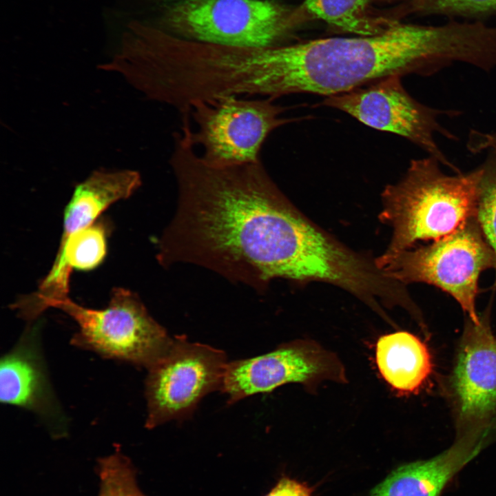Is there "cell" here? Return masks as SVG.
I'll use <instances>...</instances> for the list:
<instances>
[{
	"label": "cell",
	"instance_id": "obj_14",
	"mask_svg": "<svg viewBox=\"0 0 496 496\" xmlns=\"http://www.w3.org/2000/svg\"><path fill=\"white\" fill-rule=\"evenodd\" d=\"M141 183L138 172L134 170L92 172L76 186L65 208L60 244L72 234L92 225L111 204L129 197Z\"/></svg>",
	"mask_w": 496,
	"mask_h": 496
},
{
	"label": "cell",
	"instance_id": "obj_10",
	"mask_svg": "<svg viewBox=\"0 0 496 496\" xmlns=\"http://www.w3.org/2000/svg\"><path fill=\"white\" fill-rule=\"evenodd\" d=\"M347 380L344 365L334 353L316 342L298 340L257 357L228 362L220 391L231 404L288 383L311 388L324 381Z\"/></svg>",
	"mask_w": 496,
	"mask_h": 496
},
{
	"label": "cell",
	"instance_id": "obj_12",
	"mask_svg": "<svg viewBox=\"0 0 496 496\" xmlns=\"http://www.w3.org/2000/svg\"><path fill=\"white\" fill-rule=\"evenodd\" d=\"M38 336L25 331L15 347L1 359V403L32 411L50 423L65 419L55 400L40 352Z\"/></svg>",
	"mask_w": 496,
	"mask_h": 496
},
{
	"label": "cell",
	"instance_id": "obj_6",
	"mask_svg": "<svg viewBox=\"0 0 496 496\" xmlns=\"http://www.w3.org/2000/svg\"><path fill=\"white\" fill-rule=\"evenodd\" d=\"M293 16L274 0H179L165 9L161 28L205 43L270 46L282 44Z\"/></svg>",
	"mask_w": 496,
	"mask_h": 496
},
{
	"label": "cell",
	"instance_id": "obj_1",
	"mask_svg": "<svg viewBox=\"0 0 496 496\" xmlns=\"http://www.w3.org/2000/svg\"><path fill=\"white\" fill-rule=\"evenodd\" d=\"M169 163L178 206L160 243L165 265L185 261L260 288L276 278L327 282L343 245L302 214L261 161L207 164L188 135H174Z\"/></svg>",
	"mask_w": 496,
	"mask_h": 496
},
{
	"label": "cell",
	"instance_id": "obj_16",
	"mask_svg": "<svg viewBox=\"0 0 496 496\" xmlns=\"http://www.w3.org/2000/svg\"><path fill=\"white\" fill-rule=\"evenodd\" d=\"M375 0H305L307 10L315 17L344 31L369 36L382 29L368 16L370 6Z\"/></svg>",
	"mask_w": 496,
	"mask_h": 496
},
{
	"label": "cell",
	"instance_id": "obj_2",
	"mask_svg": "<svg viewBox=\"0 0 496 496\" xmlns=\"http://www.w3.org/2000/svg\"><path fill=\"white\" fill-rule=\"evenodd\" d=\"M447 46L442 25L395 23L373 35L333 37L269 48V95L342 94L390 76H431Z\"/></svg>",
	"mask_w": 496,
	"mask_h": 496
},
{
	"label": "cell",
	"instance_id": "obj_18",
	"mask_svg": "<svg viewBox=\"0 0 496 496\" xmlns=\"http://www.w3.org/2000/svg\"><path fill=\"white\" fill-rule=\"evenodd\" d=\"M479 167L482 175L475 217L496 261V153L489 151Z\"/></svg>",
	"mask_w": 496,
	"mask_h": 496
},
{
	"label": "cell",
	"instance_id": "obj_15",
	"mask_svg": "<svg viewBox=\"0 0 496 496\" xmlns=\"http://www.w3.org/2000/svg\"><path fill=\"white\" fill-rule=\"evenodd\" d=\"M375 362L383 379L401 394L417 393L433 371L432 357L426 343L405 331L379 338Z\"/></svg>",
	"mask_w": 496,
	"mask_h": 496
},
{
	"label": "cell",
	"instance_id": "obj_4",
	"mask_svg": "<svg viewBox=\"0 0 496 496\" xmlns=\"http://www.w3.org/2000/svg\"><path fill=\"white\" fill-rule=\"evenodd\" d=\"M389 277L404 285L423 282L449 294L475 324L478 282L482 271L495 269L494 254L475 217L431 244L375 259Z\"/></svg>",
	"mask_w": 496,
	"mask_h": 496
},
{
	"label": "cell",
	"instance_id": "obj_20",
	"mask_svg": "<svg viewBox=\"0 0 496 496\" xmlns=\"http://www.w3.org/2000/svg\"><path fill=\"white\" fill-rule=\"evenodd\" d=\"M312 490L306 484L284 477L266 496H311Z\"/></svg>",
	"mask_w": 496,
	"mask_h": 496
},
{
	"label": "cell",
	"instance_id": "obj_17",
	"mask_svg": "<svg viewBox=\"0 0 496 496\" xmlns=\"http://www.w3.org/2000/svg\"><path fill=\"white\" fill-rule=\"evenodd\" d=\"M97 474L100 479L99 496H146L138 486L132 463L118 448L114 453L99 459Z\"/></svg>",
	"mask_w": 496,
	"mask_h": 496
},
{
	"label": "cell",
	"instance_id": "obj_21",
	"mask_svg": "<svg viewBox=\"0 0 496 496\" xmlns=\"http://www.w3.org/2000/svg\"><path fill=\"white\" fill-rule=\"evenodd\" d=\"M493 144L495 145V146L496 147V131L494 132V133L493 134Z\"/></svg>",
	"mask_w": 496,
	"mask_h": 496
},
{
	"label": "cell",
	"instance_id": "obj_13",
	"mask_svg": "<svg viewBox=\"0 0 496 496\" xmlns=\"http://www.w3.org/2000/svg\"><path fill=\"white\" fill-rule=\"evenodd\" d=\"M484 437L458 436L455 444L440 455L393 470L369 496H440L455 473L478 453Z\"/></svg>",
	"mask_w": 496,
	"mask_h": 496
},
{
	"label": "cell",
	"instance_id": "obj_5",
	"mask_svg": "<svg viewBox=\"0 0 496 496\" xmlns=\"http://www.w3.org/2000/svg\"><path fill=\"white\" fill-rule=\"evenodd\" d=\"M49 307L62 310L76 322L72 345L147 369L164 356L173 340L136 294L123 288L114 289L103 309L85 307L68 296L49 301L45 309Z\"/></svg>",
	"mask_w": 496,
	"mask_h": 496
},
{
	"label": "cell",
	"instance_id": "obj_7",
	"mask_svg": "<svg viewBox=\"0 0 496 496\" xmlns=\"http://www.w3.org/2000/svg\"><path fill=\"white\" fill-rule=\"evenodd\" d=\"M285 108L270 98L227 96L195 104L183 122L199 154L214 167H232L260 161L269 135L291 122Z\"/></svg>",
	"mask_w": 496,
	"mask_h": 496
},
{
	"label": "cell",
	"instance_id": "obj_19",
	"mask_svg": "<svg viewBox=\"0 0 496 496\" xmlns=\"http://www.w3.org/2000/svg\"><path fill=\"white\" fill-rule=\"evenodd\" d=\"M402 13L444 15L480 21L496 16V0H408Z\"/></svg>",
	"mask_w": 496,
	"mask_h": 496
},
{
	"label": "cell",
	"instance_id": "obj_8",
	"mask_svg": "<svg viewBox=\"0 0 496 496\" xmlns=\"http://www.w3.org/2000/svg\"><path fill=\"white\" fill-rule=\"evenodd\" d=\"M401 76H390L352 90L327 96L322 105L346 112L363 124L397 134L437 158L441 164L461 172L435 141V134L457 138L439 122L442 116H459L457 110H440L424 105L404 88Z\"/></svg>",
	"mask_w": 496,
	"mask_h": 496
},
{
	"label": "cell",
	"instance_id": "obj_9",
	"mask_svg": "<svg viewBox=\"0 0 496 496\" xmlns=\"http://www.w3.org/2000/svg\"><path fill=\"white\" fill-rule=\"evenodd\" d=\"M227 363L219 349L182 336L173 339L164 356L147 369L145 426L152 428L192 413L204 396L220 390Z\"/></svg>",
	"mask_w": 496,
	"mask_h": 496
},
{
	"label": "cell",
	"instance_id": "obj_11",
	"mask_svg": "<svg viewBox=\"0 0 496 496\" xmlns=\"http://www.w3.org/2000/svg\"><path fill=\"white\" fill-rule=\"evenodd\" d=\"M458 436L487 431L496 416V337L489 314L467 320L448 383Z\"/></svg>",
	"mask_w": 496,
	"mask_h": 496
},
{
	"label": "cell",
	"instance_id": "obj_3",
	"mask_svg": "<svg viewBox=\"0 0 496 496\" xmlns=\"http://www.w3.org/2000/svg\"><path fill=\"white\" fill-rule=\"evenodd\" d=\"M433 156L413 159L403 178L382 194L381 221L391 227V256L414 247L421 240H437L475 216L479 166L448 175Z\"/></svg>",
	"mask_w": 496,
	"mask_h": 496
}]
</instances>
